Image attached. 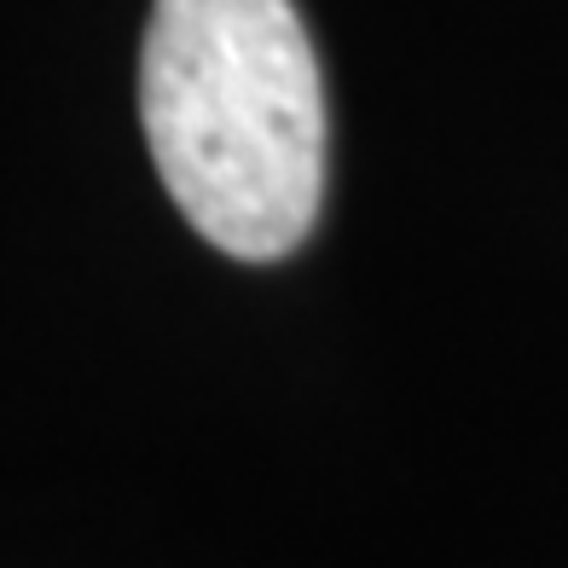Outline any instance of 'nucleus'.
I'll return each instance as SVG.
<instances>
[{"label": "nucleus", "mask_w": 568, "mask_h": 568, "mask_svg": "<svg viewBox=\"0 0 568 568\" xmlns=\"http://www.w3.org/2000/svg\"><path fill=\"white\" fill-rule=\"evenodd\" d=\"M140 122L197 239L250 267L302 250L325 203V82L291 0H158Z\"/></svg>", "instance_id": "f257e3e1"}]
</instances>
